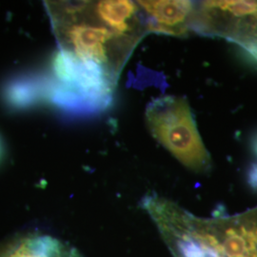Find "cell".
I'll return each mask as SVG.
<instances>
[{
  "label": "cell",
  "mask_w": 257,
  "mask_h": 257,
  "mask_svg": "<svg viewBox=\"0 0 257 257\" xmlns=\"http://www.w3.org/2000/svg\"><path fill=\"white\" fill-rule=\"evenodd\" d=\"M144 14L148 32L181 37L193 25L194 5L191 1H138Z\"/></svg>",
  "instance_id": "obj_5"
},
{
  "label": "cell",
  "mask_w": 257,
  "mask_h": 257,
  "mask_svg": "<svg viewBox=\"0 0 257 257\" xmlns=\"http://www.w3.org/2000/svg\"><path fill=\"white\" fill-rule=\"evenodd\" d=\"M116 84L99 66L58 49L44 76L45 102L71 115L96 114L110 107Z\"/></svg>",
  "instance_id": "obj_2"
},
{
  "label": "cell",
  "mask_w": 257,
  "mask_h": 257,
  "mask_svg": "<svg viewBox=\"0 0 257 257\" xmlns=\"http://www.w3.org/2000/svg\"><path fill=\"white\" fill-rule=\"evenodd\" d=\"M253 150H254V152H255V154L257 155V137L254 139V141H253Z\"/></svg>",
  "instance_id": "obj_9"
},
{
  "label": "cell",
  "mask_w": 257,
  "mask_h": 257,
  "mask_svg": "<svg viewBox=\"0 0 257 257\" xmlns=\"http://www.w3.org/2000/svg\"><path fill=\"white\" fill-rule=\"evenodd\" d=\"M5 97L13 107L19 109L45 102L44 76H24L12 81L6 88Z\"/></svg>",
  "instance_id": "obj_7"
},
{
  "label": "cell",
  "mask_w": 257,
  "mask_h": 257,
  "mask_svg": "<svg viewBox=\"0 0 257 257\" xmlns=\"http://www.w3.org/2000/svg\"><path fill=\"white\" fill-rule=\"evenodd\" d=\"M249 179H250V183L257 187V165L252 167L249 174Z\"/></svg>",
  "instance_id": "obj_8"
},
{
  "label": "cell",
  "mask_w": 257,
  "mask_h": 257,
  "mask_svg": "<svg viewBox=\"0 0 257 257\" xmlns=\"http://www.w3.org/2000/svg\"><path fill=\"white\" fill-rule=\"evenodd\" d=\"M0 150H1V148H0Z\"/></svg>",
  "instance_id": "obj_10"
},
{
  "label": "cell",
  "mask_w": 257,
  "mask_h": 257,
  "mask_svg": "<svg viewBox=\"0 0 257 257\" xmlns=\"http://www.w3.org/2000/svg\"><path fill=\"white\" fill-rule=\"evenodd\" d=\"M58 49L94 63L116 81L138 40L122 35L95 12L92 1H45Z\"/></svg>",
  "instance_id": "obj_1"
},
{
  "label": "cell",
  "mask_w": 257,
  "mask_h": 257,
  "mask_svg": "<svg viewBox=\"0 0 257 257\" xmlns=\"http://www.w3.org/2000/svg\"><path fill=\"white\" fill-rule=\"evenodd\" d=\"M196 22L205 32L228 37L244 49L257 44V1H205L194 12Z\"/></svg>",
  "instance_id": "obj_4"
},
{
  "label": "cell",
  "mask_w": 257,
  "mask_h": 257,
  "mask_svg": "<svg viewBox=\"0 0 257 257\" xmlns=\"http://www.w3.org/2000/svg\"><path fill=\"white\" fill-rule=\"evenodd\" d=\"M0 257H82L80 252L54 236L30 233L0 248Z\"/></svg>",
  "instance_id": "obj_6"
},
{
  "label": "cell",
  "mask_w": 257,
  "mask_h": 257,
  "mask_svg": "<svg viewBox=\"0 0 257 257\" xmlns=\"http://www.w3.org/2000/svg\"><path fill=\"white\" fill-rule=\"evenodd\" d=\"M148 127L156 140L175 158L194 172L211 166L189 104L173 95L156 98L146 110Z\"/></svg>",
  "instance_id": "obj_3"
}]
</instances>
